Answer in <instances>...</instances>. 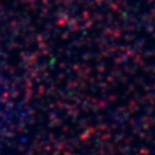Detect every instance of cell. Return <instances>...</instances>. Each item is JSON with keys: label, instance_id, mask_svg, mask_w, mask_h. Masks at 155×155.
<instances>
[{"label": "cell", "instance_id": "obj_1", "mask_svg": "<svg viewBox=\"0 0 155 155\" xmlns=\"http://www.w3.org/2000/svg\"><path fill=\"white\" fill-rule=\"evenodd\" d=\"M0 103H2V99H0Z\"/></svg>", "mask_w": 155, "mask_h": 155}]
</instances>
